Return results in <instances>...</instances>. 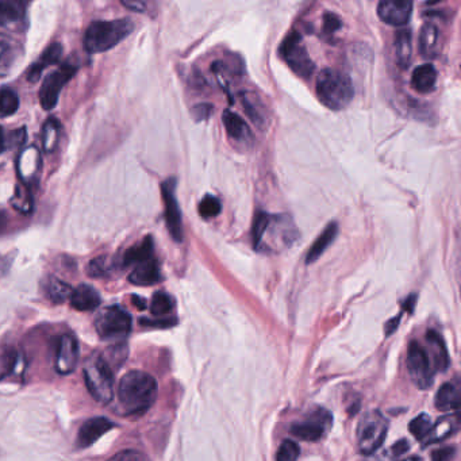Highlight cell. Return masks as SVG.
<instances>
[{"label": "cell", "instance_id": "1", "mask_svg": "<svg viewBox=\"0 0 461 461\" xmlns=\"http://www.w3.org/2000/svg\"><path fill=\"white\" fill-rule=\"evenodd\" d=\"M157 398L156 379L142 370H130L119 383L118 401L125 415H142Z\"/></svg>", "mask_w": 461, "mask_h": 461}, {"label": "cell", "instance_id": "2", "mask_svg": "<svg viewBox=\"0 0 461 461\" xmlns=\"http://www.w3.org/2000/svg\"><path fill=\"white\" fill-rule=\"evenodd\" d=\"M134 30V23L129 18L115 20H95L84 36V49L88 53H103L129 37Z\"/></svg>", "mask_w": 461, "mask_h": 461}, {"label": "cell", "instance_id": "3", "mask_svg": "<svg viewBox=\"0 0 461 461\" xmlns=\"http://www.w3.org/2000/svg\"><path fill=\"white\" fill-rule=\"evenodd\" d=\"M315 90L321 103L330 110L345 109L354 93L351 77L332 68H326L316 76Z\"/></svg>", "mask_w": 461, "mask_h": 461}, {"label": "cell", "instance_id": "4", "mask_svg": "<svg viewBox=\"0 0 461 461\" xmlns=\"http://www.w3.org/2000/svg\"><path fill=\"white\" fill-rule=\"evenodd\" d=\"M84 380L91 396L102 405H109L114 398V373L103 354L95 353L84 366Z\"/></svg>", "mask_w": 461, "mask_h": 461}, {"label": "cell", "instance_id": "5", "mask_svg": "<svg viewBox=\"0 0 461 461\" xmlns=\"http://www.w3.org/2000/svg\"><path fill=\"white\" fill-rule=\"evenodd\" d=\"M387 418L379 410H370L361 420L357 427V443L363 455L375 453L387 437Z\"/></svg>", "mask_w": 461, "mask_h": 461}, {"label": "cell", "instance_id": "6", "mask_svg": "<svg viewBox=\"0 0 461 461\" xmlns=\"http://www.w3.org/2000/svg\"><path fill=\"white\" fill-rule=\"evenodd\" d=\"M95 329L102 340H125L131 332V316L119 306L106 307L96 315Z\"/></svg>", "mask_w": 461, "mask_h": 461}, {"label": "cell", "instance_id": "7", "mask_svg": "<svg viewBox=\"0 0 461 461\" xmlns=\"http://www.w3.org/2000/svg\"><path fill=\"white\" fill-rule=\"evenodd\" d=\"M333 415L322 407H316L302 420L291 425V433L305 441H319L332 429Z\"/></svg>", "mask_w": 461, "mask_h": 461}, {"label": "cell", "instance_id": "8", "mask_svg": "<svg viewBox=\"0 0 461 461\" xmlns=\"http://www.w3.org/2000/svg\"><path fill=\"white\" fill-rule=\"evenodd\" d=\"M280 55L298 76L307 79L313 74V60L310 58L302 37L298 33L287 36L280 48Z\"/></svg>", "mask_w": 461, "mask_h": 461}, {"label": "cell", "instance_id": "9", "mask_svg": "<svg viewBox=\"0 0 461 461\" xmlns=\"http://www.w3.org/2000/svg\"><path fill=\"white\" fill-rule=\"evenodd\" d=\"M407 370L411 382L420 389L432 387L434 380V369L424 347L413 341L407 352Z\"/></svg>", "mask_w": 461, "mask_h": 461}, {"label": "cell", "instance_id": "10", "mask_svg": "<svg viewBox=\"0 0 461 461\" xmlns=\"http://www.w3.org/2000/svg\"><path fill=\"white\" fill-rule=\"evenodd\" d=\"M77 68L71 64L61 65L57 71L48 74L39 90V102L44 110H52L58 103L64 86L74 77Z\"/></svg>", "mask_w": 461, "mask_h": 461}, {"label": "cell", "instance_id": "11", "mask_svg": "<svg viewBox=\"0 0 461 461\" xmlns=\"http://www.w3.org/2000/svg\"><path fill=\"white\" fill-rule=\"evenodd\" d=\"M175 191H176L175 179H168L161 185L163 201L166 204V223L168 232L173 241L182 242L183 241V221H182V213H180V207L178 203Z\"/></svg>", "mask_w": 461, "mask_h": 461}, {"label": "cell", "instance_id": "12", "mask_svg": "<svg viewBox=\"0 0 461 461\" xmlns=\"http://www.w3.org/2000/svg\"><path fill=\"white\" fill-rule=\"evenodd\" d=\"M79 344L72 334H64L57 342L55 352V372L61 376L71 375L77 367Z\"/></svg>", "mask_w": 461, "mask_h": 461}, {"label": "cell", "instance_id": "13", "mask_svg": "<svg viewBox=\"0 0 461 461\" xmlns=\"http://www.w3.org/2000/svg\"><path fill=\"white\" fill-rule=\"evenodd\" d=\"M413 3L402 0H383L378 6V15L391 26H405L411 18Z\"/></svg>", "mask_w": 461, "mask_h": 461}, {"label": "cell", "instance_id": "14", "mask_svg": "<svg viewBox=\"0 0 461 461\" xmlns=\"http://www.w3.org/2000/svg\"><path fill=\"white\" fill-rule=\"evenodd\" d=\"M41 169V154L36 147H29L20 152L17 163L19 178L25 185L34 183Z\"/></svg>", "mask_w": 461, "mask_h": 461}, {"label": "cell", "instance_id": "15", "mask_svg": "<svg viewBox=\"0 0 461 461\" xmlns=\"http://www.w3.org/2000/svg\"><path fill=\"white\" fill-rule=\"evenodd\" d=\"M112 427H114V424L105 417H95V418L88 420L79 430L77 446L81 449L91 446L102 436H105L107 432H110Z\"/></svg>", "mask_w": 461, "mask_h": 461}, {"label": "cell", "instance_id": "16", "mask_svg": "<svg viewBox=\"0 0 461 461\" xmlns=\"http://www.w3.org/2000/svg\"><path fill=\"white\" fill-rule=\"evenodd\" d=\"M459 426H460V418L457 411L450 415H443L436 422V425H432L430 432L425 437V445L443 441L449 436H453L459 430Z\"/></svg>", "mask_w": 461, "mask_h": 461}, {"label": "cell", "instance_id": "17", "mask_svg": "<svg viewBox=\"0 0 461 461\" xmlns=\"http://www.w3.org/2000/svg\"><path fill=\"white\" fill-rule=\"evenodd\" d=\"M426 341L429 345V351H430V363L433 366L434 370H440V372H445L448 367H449V354H448V349L445 347L443 337L434 330H429L426 333Z\"/></svg>", "mask_w": 461, "mask_h": 461}, {"label": "cell", "instance_id": "18", "mask_svg": "<svg viewBox=\"0 0 461 461\" xmlns=\"http://www.w3.org/2000/svg\"><path fill=\"white\" fill-rule=\"evenodd\" d=\"M161 280V272L159 262L154 258L137 264L134 271L129 275V281L135 286H153Z\"/></svg>", "mask_w": 461, "mask_h": 461}, {"label": "cell", "instance_id": "19", "mask_svg": "<svg viewBox=\"0 0 461 461\" xmlns=\"http://www.w3.org/2000/svg\"><path fill=\"white\" fill-rule=\"evenodd\" d=\"M69 300H71V306L79 312H93L99 307L102 302L99 293L93 288V286L88 284L79 286L72 291Z\"/></svg>", "mask_w": 461, "mask_h": 461}, {"label": "cell", "instance_id": "20", "mask_svg": "<svg viewBox=\"0 0 461 461\" xmlns=\"http://www.w3.org/2000/svg\"><path fill=\"white\" fill-rule=\"evenodd\" d=\"M62 55V46L58 42H53L46 48V51L42 53V55L38 58L37 62H34L29 71H27V80L32 83H36L39 80L41 74L44 72L45 68L55 65Z\"/></svg>", "mask_w": 461, "mask_h": 461}, {"label": "cell", "instance_id": "21", "mask_svg": "<svg viewBox=\"0 0 461 461\" xmlns=\"http://www.w3.org/2000/svg\"><path fill=\"white\" fill-rule=\"evenodd\" d=\"M222 122L225 125V129L227 131V135L232 140H234L237 142H246L250 140V137H252L250 130L239 114H236L233 111H225L222 115Z\"/></svg>", "mask_w": 461, "mask_h": 461}, {"label": "cell", "instance_id": "22", "mask_svg": "<svg viewBox=\"0 0 461 461\" xmlns=\"http://www.w3.org/2000/svg\"><path fill=\"white\" fill-rule=\"evenodd\" d=\"M434 405L441 411H459L460 407V386L457 383H445L437 391Z\"/></svg>", "mask_w": 461, "mask_h": 461}, {"label": "cell", "instance_id": "23", "mask_svg": "<svg viewBox=\"0 0 461 461\" xmlns=\"http://www.w3.org/2000/svg\"><path fill=\"white\" fill-rule=\"evenodd\" d=\"M437 83V71L432 64H424L414 69L411 76L413 88L420 93H432Z\"/></svg>", "mask_w": 461, "mask_h": 461}, {"label": "cell", "instance_id": "24", "mask_svg": "<svg viewBox=\"0 0 461 461\" xmlns=\"http://www.w3.org/2000/svg\"><path fill=\"white\" fill-rule=\"evenodd\" d=\"M337 233H338V225L335 222L329 223L326 226V229L318 236V239L314 241L313 245L310 246V249L307 252V256H306V262L313 264L318 258H321L325 253V250L335 240Z\"/></svg>", "mask_w": 461, "mask_h": 461}, {"label": "cell", "instance_id": "25", "mask_svg": "<svg viewBox=\"0 0 461 461\" xmlns=\"http://www.w3.org/2000/svg\"><path fill=\"white\" fill-rule=\"evenodd\" d=\"M20 55L17 42L7 36L0 34V76L10 74Z\"/></svg>", "mask_w": 461, "mask_h": 461}, {"label": "cell", "instance_id": "26", "mask_svg": "<svg viewBox=\"0 0 461 461\" xmlns=\"http://www.w3.org/2000/svg\"><path fill=\"white\" fill-rule=\"evenodd\" d=\"M440 30L434 23H425L420 33V52L426 58H434L439 53Z\"/></svg>", "mask_w": 461, "mask_h": 461}, {"label": "cell", "instance_id": "27", "mask_svg": "<svg viewBox=\"0 0 461 461\" xmlns=\"http://www.w3.org/2000/svg\"><path fill=\"white\" fill-rule=\"evenodd\" d=\"M413 55V39H411V32L407 29H402L395 34V57L396 62L406 68L411 61Z\"/></svg>", "mask_w": 461, "mask_h": 461}, {"label": "cell", "instance_id": "28", "mask_svg": "<svg viewBox=\"0 0 461 461\" xmlns=\"http://www.w3.org/2000/svg\"><path fill=\"white\" fill-rule=\"evenodd\" d=\"M153 258V240L152 237H147L145 240L134 246H131L129 250L123 255V265H137L149 258Z\"/></svg>", "mask_w": 461, "mask_h": 461}, {"label": "cell", "instance_id": "29", "mask_svg": "<svg viewBox=\"0 0 461 461\" xmlns=\"http://www.w3.org/2000/svg\"><path fill=\"white\" fill-rule=\"evenodd\" d=\"M72 287L67 284L65 281L57 279V277H49L46 283V295L53 303H64L67 299H71L72 295Z\"/></svg>", "mask_w": 461, "mask_h": 461}, {"label": "cell", "instance_id": "30", "mask_svg": "<svg viewBox=\"0 0 461 461\" xmlns=\"http://www.w3.org/2000/svg\"><path fill=\"white\" fill-rule=\"evenodd\" d=\"M25 14L23 3L20 1H0V26H10L22 18Z\"/></svg>", "mask_w": 461, "mask_h": 461}, {"label": "cell", "instance_id": "31", "mask_svg": "<svg viewBox=\"0 0 461 461\" xmlns=\"http://www.w3.org/2000/svg\"><path fill=\"white\" fill-rule=\"evenodd\" d=\"M23 359L15 349H7L1 356V364H0V379H4L10 375L17 373L22 368Z\"/></svg>", "mask_w": 461, "mask_h": 461}, {"label": "cell", "instance_id": "32", "mask_svg": "<svg viewBox=\"0 0 461 461\" xmlns=\"http://www.w3.org/2000/svg\"><path fill=\"white\" fill-rule=\"evenodd\" d=\"M60 130H61V125L57 119L49 118L46 121V123L44 125V129H42V144H44L45 152L52 153L57 148L58 138H60Z\"/></svg>", "mask_w": 461, "mask_h": 461}, {"label": "cell", "instance_id": "33", "mask_svg": "<svg viewBox=\"0 0 461 461\" xmlns=\"http://www.w3.org/2000/svg\"><path fill=\"white\" fill-rule=\"evenodd\" d=\"M19 98L11 88H3L0 91V115L10 116L18 111Z\"/></svg>", "mask_w": 461, "mask_h": 461}, {"label": "cell", "instance_id": "34", "mask_svg": "<svg viewBox=\"0 0 461 461\" xmlns=\"http://www.w3.org/2000/svg\"><path fill=\"white\" fill-rule=\"evenodd\" d=\"M269 222H271V218L267 213L258 211V214L255 215L253 225H252V240H253L255 249L260 248L262 239H264V234L269 226Z\"/></svg>", "mask_w": 461, "mask_h": 461}, {"label": "cell", "instance_id": "35", "mask_svg": "<svg viewBox=\"0 0 461 461\" xmlns=\"http://www.w3.org/2000/svg\"><path fill=\"white\" fill-rule=\"evenodd\" d=\"M175 306V302L172 296L168 295L166 293H156L152 299L150 305V312L156 316H161L171 313Z\"/></svg>", "mask_w": 461, "mask_h": 461}, {"label": "cell", "instance_id": "36", "mask_svg": "<svg viewBox=\"0 0 461 461\" xmlns=\"http://www.w3.org/2000/svg\"><path fill=\"white\" fill-rule=\"evenodd\" d=\"M222 206L221 202L218 198L213 196V195H207L204 196L203 199L201 201L198 211L199 215L203 220H210V218H215L220 213H221Z\"/></svg>", "mask_w": 461, "mask_h": 461}, {"label": "cell", "instance_id": "37", "mask_svg": "<svg viewBox=\"0 0 461 461\" xmlns=\"http://www.w3.org/2000/svg\"><path fill=\"white\" fill-rule=\"evenodd\" d=\"M432 429V422L429 415L426 414H421L417 418H414L410 422V433L417 439V440H425V437L427 436V433Z\"/></svg>", "mask_w": 461, "mask_h": 461}, {"label": "cell", "instance_id": "38", "mask_svg": "<svg viewBox=\"0 0 461 461\" xmlns=\"http://www.w3.org/2000/svg\"><path fill=\"white\" fill-rule=\"evenodd\" d=\"M299 455V445L293 440H284L277 450L276 461H296Z\"/></svg>", "mask_w": 461, "mask_h": 461}, {"label": "cell", "instance_id": "39", "mask_svg": "<svg viewBox=\"0 0 461 461\" xmlns=\"http://www.w3.org/2000/svg\"><path fill=\"white\" fill-rule=\"evenodd\" d=\"M109 272H110V265L107 264V258L106 256L93 258L87 267L88 276L93 277V279L107 276Z\"/></svg>", "mask_w": 461, "mask_h": 461}, {"label": "cell", "instance_id": "40", "mask_svg": "<svg viewBox=\"0 0 461 461\" xmlns=\"http://www.w3.org/2000/svg\"><path fill=\"white\" fill-rule=\"evenodd\" d=\"M110 352V354H109V357H106L105 354H103V357H105V360L107 361V364L109 366H115V368H118L119 366H122L123 363V360L126 359V354H128V349H126V347H123V345H116V347H114V348H111V349H109Z\"/></svg>", "mask_w": 461, "mask_h": 461}, {"label": "cell", "instance_id": "41", "mask_svg": "<svg viewBox=\"0 0 461 461\" xmlns=\"http://www.w3.org/2000/svg\"><path fill=\"white\" fill-rule=\"evenodd\" d=\"M109 461H148V459L141 452L128 449L114 455Z\"/></svg>", "mask_w": 461, "mask_h": 461}, {"label": "cell", "instance_id": "42", "mask_svg": "<svg viewBox=\"0 0 461 461\" xmlns=\"http://www.w3.org/2000/svg\"><path fill=\"white\" fill-rule=\"evenodd\" d=\"M140 323L145 325V326H153V328H171V326L176 325V319L168 318V319H160V321H150L148 318H141Z\"/></svg>", "mask_w": 461, "mask_h": 461}, {"label": "cell", "instance_id": "43", "mask_svg": "<svg viewBox=\"0 0 461 461\" xmlns=\"http://www.w3.org/2000/svg\"><path fill=\"white\" fill-rule=\"evenodd\" d=\"M455 456V448H443L432 453L433 461H449Z\"/></svg>", "mask_w": 461, "mask_h": 461}, {"label": "cell", "instance_id": "44", "mask_svg": "<svg viewBox=\"0 0 461 461\" xmlns=\"http://www.w3.org/2000/svg\"><path fill=\"white\" fill-rule=\"evenodd\" d=\"M323 19H325V30L329 33H333L341 27V20L334 14H326Z\"/></svg>", "mask_w": 461, "mask_h": 461}, {"label": "cell", "instance_id": "45", "mask_svg": "<svg viewBox=\"0 0 461 461\" xmlns=\"http://www.w3.org/2000/svg\"><path fill=\"white\" fill-rule=\"evenodd\" d=\"M13 258L11 256H1L0 255V277L6 276L13 265Z\"/></svg>", "mask_w": 461, "mask_h": 461}, {"label": "cell", "instance_id": "46", "mask_svg": "<svg viewBox=\"0 0 461 461\" xmlns=\"http://www.w3.org/2000/svg\"><path fill=\"white\" fill-rule=\"evenodd\" d=\"M408 448H410V443H407V440H401L391 448V452L394 456H401V455L406 453Z\"/></svg>", "mask_w": 461, "mask_h": 461}, {"label": "cell", "instance_id": "47", "mask_svg": "<svg viewBox=\"0 0 461 461\" xmlns=\"http://www.w3.org/2000/svg\"><path fill=\"white\" fill-rule=\"evenodd\" d=\"M122 4L129 8L131 11H135V13H145V4L142 1H126L123 0Z\"/></svg>", "mask_w": 461, "mask_h": 461}, {"label": "cell", "instance_id": "48", "mask_svg": "<svg viewBox=\"0 0 461 461\" xmlns=\"http://www.w3.org/2000/svg\"><path fill=\"white\" fill-rule=\"evenodd\" d=\"M401 314L398 315V316H395V318H392L391 321H388L387 323H386V326H385V329H386V334L387 335H391L392 333L395 332L396 329H398V326H399V322H401Z\"/></svg>", "mask_w": 461, "mask_h": 461}, {"label": "cell", "instance_id": "49", "mask_svg": "<svg viewBox=\"0 0 461 461\" xmlns=\"http://www.w3.org/2000/svg\"><path fill=\"white\" fill-rule=\"evenodd\" d=\"M131 300H133V305H134L138 310H145V309H147V300H145L144 298L134 295L131 298Z\"/></svg>", "mask_w": 461, "mask_h": 461}, {"label": "cell", "instance_id": "50", "mask_svg": "<svg viewBox=\"0 0 461 461\" xmlns=\"http://www.w3.org/2000/svg\"><path fill=\"white\" fill-rule=\"evenodd\" d=\"M415 299H417L415 295H411L407 298L406 303H405V309L408 310L410 313H411V312H413V309H414V305H415Z\"/></svg>", "mask_w": 461, "mask_h": 461}, {"label": "cell", "instance_id": "51", "mask_svg": "<svg viewBox=\"0 0 461 461\" xmlns=\"http://www.w3.org/2000/svg\"><path fill=\"white\" fill-rule=\"evenodd\" d=\"M6 140H4V134H3V128L0 126V153H3V150L6 149Z\"/></svg>", "mask_w": 461, "mask_h": 461}, {"label": "cell", "instance_id": "52", "mask_svg": "<svg viewBox=\"0 0 461 461\" xmlns=\"http://www.w3.org/2000/svg\"><path fill=\"white\" fill-rule=\"evenodd\" d=\"M401 461H422L420 457H411V459H406V460H401Z\"/></svg>", "mask_w": 461, "mask_h": 461}]
</instances>
